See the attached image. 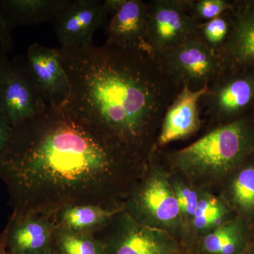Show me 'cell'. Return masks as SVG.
<instances>
[{"instance_id":"obj_7","label":"cell","mask_w":254,"mask_h":254,"mask_svg":"<svg viewBox=\"0 0 254 254\" xmlns=\"http://www.w3.org/2000/svg\"><path fill=\"white\" fill-rule=\"evenodd\" d=\"M147 41L155 56L179 46L198 31L190 1L155 0L147 3Z\"/></svg>"},{"instance_id":"obj_12","label":"cell","mask_w":254,"mask_h":254,"mask_svg":"<svg viewBox=\"0 0 254 254\" xmlns=\"http://www.w3.org/2000/svg\"><path fill=\"white\" fill-rule=\"evenodd\" d=\"M208 88L192 91L186 86L182 87L165 112L154 148L189 138L199 130L201 121L198 105Z\"/></svg>"},{"instance_id":"obj_21","label":"cell","mask_w":254,"mask_h":254,"mask_svg":"<svg viewBox=\"0 0 254 254\" xmlns=\"http://www.w3.org/2000/svg\"><path fill=\"white\" fill-rule=\"evenodd\" d=\"M53 250L58 254H106L103 242L95 235L58 226L55 230Z\"/></svg>"},{"instance_id":"obj_13","label":"cell","mask_w":254,"mask_h":254,"mask_svg":"<svg viewBox=\"0 0 254 254\" xmlns=\"http://www.w3.org/2000/svg\"><path fill=\"white\" fill-rule=\"evenodd\" d=\"M147 3L125 0L110 19L105 44L120 48H143L153 53L147 41Z\"/></svg>"},{"instance_id":"obj_8","label":"cell","mask_w":254,"mask_h":254,"mask_svg":"<svg viewBox=\"0 0 254 254\" xmlns=\"http://www.w3.org/2000/svg\"><path fill=\"white\" fill-rule=\"evenodd\" d=\"M22 55L10 60L0 88V113L11 126L35 118L48 108Z\"/></svg>"},{"instance_id":"obj_22","label":"cell","mask_w":254,"mask_h":254,"mask_svg":"<svg viewBox=\"0 0 254 254\" xmlns=\"http://www.w3.org/2000/svg\"><path fill=\"white\" fill-rule=\"evenodd\" d=\"M229 201L245 216L254 215V166L247 165L234 175L227 191Z\"/></svg>"},{"instance_id":"obj_26","label":"cell","mask_w":254,"mask_h":254,"mask_svg":"<svg viewBox=\"0 0 254 254\" xmlns=\"http://www.w3.org/2000/svg\"><path fill=\"white\" fill-rule=\"evenodd\" d=\"M13 127L5 117L0 113V154L6 149L11 139Z\"/></svg>"},{"instance_id":"obj_25","label":"cell","mask_w":254,"mask_h":254,"mask_svg":"<svg viewBox=\"0 0 254 254\" xmlns=\"http://www.w3.org/2000/svg\"><path fill=\"white\" fill-rule=\"evenodd\" d=\"M11 29L0 9V48L9 52L13 47L12 35Z\"/></svg>"},{"instance_id":"obj_27","label":"cell","mask_w":254,"mask_h":254,"mask_svg":"<svg viewBox=\"0 0 254 254\" xmlns=\"http://www.w3.org/2000/svg\"><path fill=\"white\" fill-rule=\"evenodd\" d=\"M8 53L9 52L0 48V88L9 67L10 60L8 57Z\"/></svg>"},{"instance_id":"obj_19","label":"cell","mask_w":254,"mask_h":254,"mask_svg":"<svg viewBox=\"0 0 254 254\" xmlns=\"http://www.w3.org/2000/svg\"><path fill=\"white\" fill-rule=\"evenodd\" d=\"M169 180L180 209L182 243L192 254H194L195 244L192 225L201 188L192 185L185 177L175 172L170 173Z\"/></svg>"},{"instance_id":"obj_5","label":"cell","mask_w":254,"mask_h":254,"mask_svg":"<svg viewBox=\"0 0 254 254\" xmlns=\"http://www.w3.org/2000/svg\"><path fill=\"white\" fill-rule=\"evenodd\" d=\"M157 58L164 72L175 86H186L192 91L210 86L216 81L225 65L221 55L205 44L198 31Z\"/></svg>"},{"instance_id":"obj_9","label":"cell","mask_w":254,"mask_h":254,"mask_svg":"<svg viewBox=\"0 0 254 254\" xmlns=\"http://www.w3.org/2000/svg\"><path fill=\"white\" fill-rule=\"evenodd\" d=\"M108 12L103 1L69 0L53 21L60 48L87 47L106 21Z\"/></svg>"},{"instance_id":"obj_11","label":"cell","mask_w":254,"mask_h":254,"mask_svg":"<svg viewBox=\"0 0 254 254\" xmlns=\"http://www.w3.org/2000/svg\"><path fill=\"white\" fill-rule=\"evenodd\" d=\"M7 254H36L53 249L54 214H11L7 223Z\"/></svg>"},{"instance_id":"obj_10","label":"cell","mask_w":254,"mask_h":254,"mask_svg":"<svg viewBox=\"0 0 254 254\" xmlns=\"http://www.w3.org/2000/svg\"><path fill=\"white\" fill-rule=\"evenodd\" d=\"M32 77L48 107H60L67 100L70 84L56 49L31 45L26 56Z\"/></svg>"},{"instance_id":"obj_17","label":"cell","mask_w":254,"mask_h":254,"mask_svg":"<svg viewBox=\"0 0 254 254\" xmlns=\"http://www.w3.org/2000/svg\"><path fill=\"white\" fill-rule=\"evenodd\" d=\"M250 244L243 218L231 219L199 239L195 245L194 254H242Z\"/></svg>"},{"instance_id":"obj_31","label":"cell","mask_w":254,"mask_h":254,"mask_svg":"<svg viewBox=\"0 0 254 254\" xmlns=\"http://www.w3.org/2000/svg\"><path fill=\"white\" fill-rule=\"evenodd\" d=\"M242 254H254L253 251H252V248H251V246L247 249V251Z\"/></svg>"},{"instance_id":"obj_1","label":"cell","mask_w":254,"mask_h":254,"mask_svg":"<svg viewBox=\"0 0 254 254\" xmlns=\"http://www.w3.org/2000/svg\"><path fill=\"white\" fill-rule=\"evenodd\" d=\"M146 163L132 158L61 107L13 127L0 180L16 215L75 204L123 208Z\"/></svg>"},{"instance_id":"obj_15","label":"cell","mask_w":254,"mask_h":254,"mask_svg":"<svg viewBox=\"0 0 254 254\" xmlns=\"http://www.w3.org/2000/svg\"><path fill=\"white\" fill-rule=\"evenodd\" d=\"M123 208H108L98 205H66L54 214L57 226L81 233L96 235L106 228Z\"/></svg>"},{"instance_id":"obj_24","label":"cell","mask_w":254,"mask_h":254,"mask_svg":"<svg viewBox=\"0 0 254 254\" xmlns=\"http://www.w3.org/2000/svg\"><path fill=\"white\" fill-rule=\"evenodd\" d=\"M230 8V3L225 0L190 1V11L200 23L207 22L222 16Z\"/></svg>"},{"instance_id":"obj_23","label":"cell","mask_w":254,"mask_h":254,"mask_svg":"<svg viewBox=\"0 0 254 254\" xmlns=\"http://www.w3.org/2000/svg\"><path fill=\"white\" fill-rule=\"evenodd\" d=\"M228 21L222 16L201 23L198 28V33L205 44L218 52L220 47L225 43L228 35Z\"/></svg>"},{"instance_id":"obj_32","label":"cell","mask_w":254,"mask_h":254,"mask_svg":"<svg viewBox=\"0 0 254 254\" xmlns=\"http://www.w3.org/2000/svg\"><path fill=\"white\" fill-rule=\"evenodd\" d=\"M251 248H252V251H253L254 254V235H253V238H252V242H251L250 244Z\"/></svg>"},{"instance_id":"obj_29","label":"cell","mask_w":254,"mask_h":254,"mask_svg":"<svg viewBox=\"0 0 254 254\" xmlns=\"http://www.w3.org/2000/svg\"><path fill=\"white\" fill-rule=\"evenodd\" d=\"M7 225L0 232V254H7L6 250V236H7Z\"/></svg>"},{"instance_id":"obj_14","label":"cell","mask_w":254,"mask_h":254,"mask_svg":"<svg viewBox=\"0 0 254 254\" xmlns=\"http://www.w3.org/2000/svg\"><path fill=\"white\" fill-rule=\"evenodd\" d=\"M254 98V77L251 75L214 82L203 98L208 110L219 119L232 118L250 104Z\"/></svg>"},{"instance_id":"obj_2","label":"cell","mask_w":254,"mask_h":254,"mask_svg":"<svg viewBox=\"0 0 254 254\" xmlns=\"http://www.w3.org/2000/svg\"><path fill=\"white\" fill-rule=\"evenodd\" d=\"M56 50L70 84L60 107L127 155L148 161L175 86L158 58L107 44Z\"/></svg>"},{"instance_id":"obj_6","label":"cell","mask_w":254,"mask_h":254,"mask_svg":"<svg viewBox=\"0 0 254 254\" xmlns=\"http://www.w3.org/2000/svg\"><path fill=\"white\" fill-rule=\"evenodd\" d=\"M95 235L106 254H193L173 235L141 225L124 210Z\"/></svg>"},{"instance_id":"obj_28","label":"cell","mask_w":254,"mask_h":254,"mask_svg":"<svg viewBox=\"0 0 254 254\" xmlns=\"http://www.w3.org/2000/svg\"><path fill=\"white\" fill-rule=\"evenodd\" d=\"M125 0H105L103 5L108 14H113L123 5Z\"/></svg>"},{"instance_id":"obj_16","label":"cell","mask_w":254,"mask_h":254,"mask_svg":"<svg viewBox=\"0 0 254 254\" xmlns=\"http://www.w3.org/2000/svg\"><path fill=\"white\" fill-rule=\"evenodd\" d=\"M69 0H0V9L11 30L53 21Z\"/></svg>"},{"instance_id":"obj_3","label":"cell","mask_w":254,"mask_h":254,"mask_svg":"<svg viewBox=\"0 0 254 254\" xmlns=\"http://www.w3.org/2000/svg\"><path fill=\"white\" fill-rule=\"evenodd\" d=\"M254 142L245 120H235L171 153L170 162L174 172L192 185L208 189L242 165L253 150Z\"/></svg>"},{"instance_id":"obj_30","label":"cell","mask_w":254,"mask_h":254,"mask_svg":"<svg viewBox=\"0 0 254 254\" xmlns=\"http://www.w3.org/2000/svg\"><path fill=\"white\" fill-rule=\"evenodd\" d=\"M36 254H58L53 249L52 250L45 251V252H41V253H38Z\"/></svg>"},{"instance_id":"obj_18","label":"cell","mask_w":254,"mask_h":254,"mask_svg":"<svg viewBox=\"0 0 254 254\" xmlns=\"http://www.w3.org/2000/svg\"><path fill=\"white\" fill-rule=\"evenodd\" d=\"M230 220V210L226 202L214 195L208 189H200L192 225L195 247L199 239Z\"/></svg>"},{"instance_id":"obj_20","label":"cell","mask_w":254,"mask_h":254,"mask_svg":"<svg viewBox=\"0 0 254 254\" xmlns=\"http://www.w3.org/2000/svg\"><path fill=\"white\" fill-rule=\"evenodd\" d=\"M225 55L240 64L254 62V3L245 8L235 21L230 40L225 43Z\"/></svg>"},{"instance_id":"obj_4","label":"cell","mask_w":254,"mask_h":254,"mask_svg":"<svg viewBox=\"0 0 254 254\" xmlns=\"http://www.w3.org/2000/svg\"><path fill=\"white\" fill-rule=\"evenodd\" d=\"M169 176L170 173L155 163L150 153L123 210L141 225L167 232L182 243L180 209Z\"/></svg>"}]
</instances>
